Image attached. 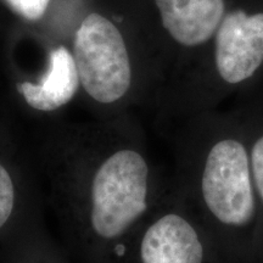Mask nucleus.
Listing matches in <instances>:
<instances>
[{
  "mask_svg": "<svg viewBox=\"0 0 263 263\" xmlns=\"http://www.w3.org/2000/svg\"><path fill=\"white\" fill-rule=\"evenodd\" d=\"M73 58L82 88L100 104H114L132 85V64L124 38L111 20L90 12L74 34Z\"/></svg>",
  "mask_w": 263,
  "mask_h": 263,
  "instance_id": "obj_1",
  "label": "nucleus"
},
{
  "mask_svg": "<svg viewBox=\"0 0 263 263\" xmlns=\"http://www.w3.org/2000/svg\"><path fill=\"white\" fill-rule=\"evenodd\" d=\"M149 168L139 153L124 149L106 159L91 186V226L104 239L123 234L146 210Z\"/></svg>",
  "mask_w": 263,
  "mask_h": 263,
  "instance_id": "obj_2",
  "label": "nucleus"
},
{
  "mask_svg": "<svg viewBox=\"0 0 263 263\" xmlns=\"http://www.w3.org/2000/svg\"><path fill=\"white\" fill-rule=\"evenodd\" d=\"M202 195L210 211L228 226H244L252 218L255 200L249 155L235 139L216 143L202 173Z\"/></svg>",
  "mask_w": 263,
  "mask_h": 263,
  "instance_id": "obj_3",
  "label": "nucleus"
},
{
  "mask_svg": "<svg viewBox=\"0 0 263 263\" xmlns=\"http://www.w3.org/2000/svg\"><path fill=\"white\" fill-rule=\"evenodd\" d=\"M215 66L227 84H241L263 65V11H227L215 37Z\"/></svg>",
  "mask_w": 263,
  "mask_h": 263,
  "instance_id": "obj_4",
  "label": "nucleus"
},
{
  "mask_svg": "<svg viewBox=\"0 0 263 263\" xmlns=\"http://www.w3.org/2000/svg\"><path fill=\"white\" fill-rule=\"evenodd\" d=\"M161 25L174 43L197 48L215 37L227 14L226 0H154Z\"/></svg>",
  "mask_w": 263,
  "mask_h": 263,
  "instance_id": "obj_5",
  "label": "nucleus"
},
{
  "mask_svg": "<svg viewBox=\"0 0 263 263\" xmlns=\"http://www.w3.org/2000/svg\"><path fill=\"white\" fill-rule=\"evenodd\" d=\"M143 263H202L195 229L178 215H166L149 227L140 246Z\"/></svg>",
  "mask_w": 263,
  "mask_h": 263,
  "instance_id": "obj_6",
  "label": "nucleus"
},
{
  "mask_svg": "<svg viewBox=\"0 0 263 263\" xmlns=\"http://www.w3.org/2000/svg\"><path fill=\"white\" fill-rule=\"evenodd\" d=\"M80 85L73 54L67 48L58 47L49 54L47 72L38 83L21 82L16 88L29 106L49 112L70 103Z\"/></svg>",
  "mask_w": 263,
  "mask_h": 263,
  "instance_id": "obj_7",
  "label": "nucleus"
},
{
  "mask_svg": "<svg viewBox=\"0 0 263 263\" xmlns=\"http://www.w3.org/2000/svg\"><path fill=\"white\" fill-rule=\"evenodd\" d=\"M51 0H5L9 8L27 21H39L45 15Z\"/></svg>",
  "mask_w": 263,
  "mask_h": 263,
  "instance_id": "obj_8",
  "label": "nucleus"
},
{
  "mask_svg": "<svg viewBox=\"0 0 263 263\" xmlns=\"http://www.w3.org/2000/svg\"><path fill=\"white\" fill-rule=\"evenodd\" d=\"M15 202L14 183L8 171L0 164V228L8 222Z\"/></svg>",
  "mask_w": 263,
  "mask_h": 263,
  "instance_id": "obj_9",
  "label": "nucleus"
},
{
  "mask_svg": "<svg viewBox=\"0 0 263 263\" xmlns=\"http://www.w3.org/2000/svg\"><path fill=\"white\" fill-rule=\"evenodd\" d=\"M251 163L256 185H257L258 193L263 200V136L258 138L252 147Z\"/></svg>",
  "mask_w": 263,
  "mask_h": 263,
  "instance_id": "obj_10",
  "label": "nucleus"
}]
</instances>
